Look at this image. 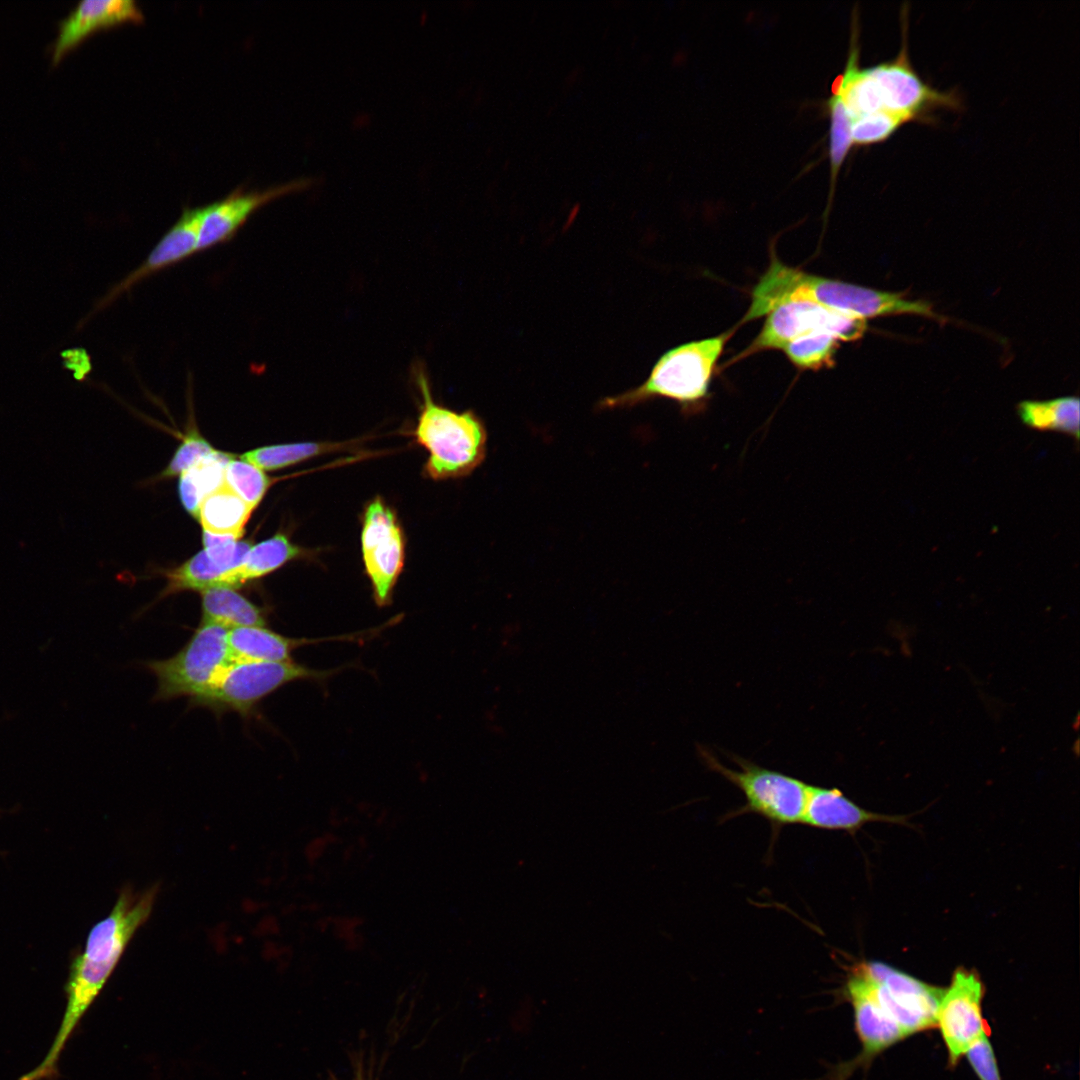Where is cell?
I'll return each mask as SVG.
<instances>
[{"label":"cell","mask_w":1080,"mask_h":1080,"mask_svg":"<svg viewBox=\"0 0 1080 1080\" xmlns=\"http://www.w3.org/2000/svg\"><path fill=\"white\" fill-rule=\"evenodd\" d=\"M915 121L907 114L886 109L851 121L852 145L864 146L888 139L902 125Z\"/></svg>","instance_id":"83f0119b"},{"label":"cell","mask_w":1080,"mask_h":1080,"mask_svg":"<svg viewBox=\"0 0 1080 1080\" xmlns=\"http://www.w3.org/2000/svg\"><path fill=\"white\" fill-rule=\"evenodd\" d=\"M225 483L254 509L263 499L272 480L258 467L233 458L225 469Z\"/></svg>","instance_id":"4316f807"},{"label":"cell","mask_w":1080,"mask_h":1080,"mask_svg":"<svg viewBox=\"0 0 1080 1080\" xmlns=\"http://www.w3.org/2000/svg\"><path fill=\"white\" fill-rule=\"evenodd\" d=\"M421 396L415 429L416 442L429 457L424 474L432 480L464 477L474 471L486 455L487 432L482 420L471 410L456 412L437 403L428 374L421 362L412 369Z\"/></svg>","instance_id":"277c9868"},{"label":"cell","mask_w":1080,"mask_h":1080,"mask_svg":"<svg viewBox=\"0 0 1080 1080\" xmlns=\"http://www.w3.org/2000/svg\"><path fill=\"white\" fill-rule=\"evenodd\" d=\"M202 621L228 629L265 626L264 611L229 586H213L201 591Z\"/></svg>","instance_id":"44dd1931"},{"label":"cell","mask_w":1080,"mask_h":1080,"mask_svg":"<svg viewBox=\"0 0 1080 1080\" xmlns=\"http://www.w3.org/2000/svg\"><path fill=\"white\" fill-rule=\"evenodd\" d=\"M236 540L238 539L234 536L211 534L209 532L203 531L204 548L220 546Z\"/></svg>","instance_id":"d6a6232c"},{"label":"cell","mask_w":1080,"mask_h":1080,"mask_svg":"<svg viewBox=\"0 0 1080 1080\" xmlns=\"http://www.w3.org/2000/svg\"><path fill=\"white\" fill-rule=\"evenodd\" d=\"M734 330L671 348L661 355L642 384L601 399L597 408L627 409L666 398L675 401L683 415L703 412L710 399L713 373Z\"/></svg>","instance_id":"3957f363"},{"label":"cell","mask_w":1080,"mask_h":1080,"mask_svg":"<svg viewBox=\"0 0 1080 1080\" xmlns=\"http://www.w3.org/2000/svg\"><path fill=\"white\" fill-rule=\"evenodd\" d=\"M759 334L732 362L766 350H782L791 341L815 332H826L839 341L861 338L866 320L836 312L804 300L788 301L767 315Z\"/></svg>","instance_id":"ba28073f"},{"label":"cell","mask_w":1080,"mask_h":1080,"mask_svg":"<svg viewBox=\"0 0 1080 1080\" xmlns=\"http://www.w3.org/2000/svg\"><path fill=\"white\" fill-rule=\"evenodd\" d=\"M984 986L976 972L958 968L951 984L944 989L936 1023L947 1049L951 1066L965 1056L970 1047L988 1034L982 1013Z\"/></svg>","instance_id":"4fadbf2b"},{"label":"cell","mask_w":1080,"mask_h":1080,"mask_svg":"<svg viewBox=\"0 0 1080 1080\" xmlns=\"http://www.w3.org/2000/svg\"><path fill=\"white\" fill-rule=\"evenodd\" d=\"M144 14L133 0H84L62 20L53 46V62L97 30L142 23Z\"/></svg>","instance_id":"2e32d148"},{"label":"cell","mask_w":1080,"mask_h":1080,"mask_svg":"<svg viewBox=\"0 0 1080 1080\" xmlns=\"http://www.w3.org/2000/svg\"><path fill=\"white\" fill-rule=\"evenodd\" d=\"M233 458L214 449L180 475L179 495L188 513L198 518L203 499L225 483V469Z\"/></svg>","instance_id":"cb8c5ba5"},{"label":"cell","mask_w":1080,"mask_h":1080,"mask_svg":"<svg viewBox=\"0 0 1080 1080\" xmlns=\"http://www.w3.org/2000/svg\"><path fill=\"white\" fill-rule=\"evenodd\" d=\"M1022 423L1040 431H1056L1079 439L1080 400L1063 396L1050 400H1024L1017 405Z\"/></svg>","instance_id":"7402d4cb"},{"label":"cell","mask_w":1080,"mask_h":1080,"mask_svg":"<svg viewBox=\"0 0 1080 1080\" xmlns=\"http://www.w3.org/2000/svg\"><path fill=\"white\" fill-rule=\"evenodd\" d=\"M228 630L222 625L201 621L175 655L146 662L145 667L157 680L153 701L186 696L191 702L204 695L232 662Z\"/></svg>","instance_id":"5b68a950"},{"label":"cell","mask_w":1080,"mask_h":1080,"mask_svg":"<svg viewBox=\"0 0 1080 1080\" xmlns=\"http://www.w3.org/2000/svg\"><path fill=\"white\" fill-rule=\"evenodd\" d=\"M344 443L301 442L264 446L247 451L241 459L263 471L282 469L310 458L343 449Z\"/></svg>","instance_id":"d4e9b609"},{"label":"cell","mask_w":1080,"mask_h":1080,"mask_svg":"<svg viewBox=\"0 0 1080 1080\" xmlns=\"http://www.w3.org/2000/svg\"><path fill=\"white\" fill-rule=\"evenodd\" d=\"M842 993L851 1004L862 1049L855 1058L835 1065L827 1080H847L855 1070L869 1065L878 1054L906 1038L879 1004L864 963L848 972Z\"/></svg>","instance_id":"30bf717a"},{"label":"cell","mask_w":1080,"mask_h":1080,"mask_svg":"<svg viewBox=\"0 0 1080 1080\" xmlns=\"http://www.w3.org/2000/svg\"><path fill=\"white\" fill-rule=\"evenodd\" d=\"M871 822L903 823L904 818L866 810L839 789L809 785L803 824L819 829L855 832Z\"/></svg>","instance_id":"ac0fdd59"},{"label":"cell","mask_w":1080,"mask_h":1080,"mask_svg":"<svg viewBox=\"0 0 1080 1080\" xmlns=\"http://www.w3.org/2000/svg\"><path fill=\"white\" fill-rule=\"evenodd\" d=\"M698 752L708 769L743 793L746 804L738 813H756L778 825L802 823L809 784L734 754L729 757L738 766L736 770L722 764L705 747H699Z\"/></svg>","instance_id":"8992f818"},{"label":"cell","mask_w":1080,"mask_h":1080,"mask_svg":"<svg viewBox=\"0 0 1080 1080\" xmlns=\"http://www.w3.org/2000/svg\"><path fill=\"white\" fill-rule=\"evenodd\" d=\"M253 509L226 483L201 502L198 518L203 531L239 539Z\"/></svg>","instance_id":"603a6c76"},{"label":"cell","mask_w":1080,"mask_h":1080,"mask_svg":"<svg viewBox=\"0 0 1080 1080\" xmlns=\"http://www.w3.org/2000/svg\"><path fill=\"white\" fill-rule=\"evenodd\" d=\"M804 300L827 309L866 320L908 314L911 302L903 295L806 273L771 256L766 271L751 293V302L740 323L767 315L776 306Z\"/></svg>","instance_id":"7a4b0ae2"},{"label":"cell","mask_w":1080,"mask_h":1080,"mask_svg":"<svg viewBox=\"0 0 1080 1080\" xmlns=\"http://www.w3.org/2000/svg\"><path fill=\"white\" fill-rule=\"evenodd\" d=\"M965 1056L979 1080H1001L988 1034L975 1042Z\"/></svg>","instance_id":"4dcf8cb0"},{"label":"cell","mask_w":1080,"mask_h":1080,"mask_svg":"<svg viewBox=\"0 0 1080 1080\" xmlns=\"http://www.w3.org/2000/svg\"><path fill=\"white\" fill-rule=\"evenodd\" d=\"M907 15H903V42L897 57L867 68L876 83L883 108L910 115L915 121H929L937 109L959 110L960 98L953 91L941 92L925 83L913 69L907 51Z\"/></svg>","instance_id":"7c38bea8"},{"label":"cell","mask_w":1080,"mask_h":1080,"mask_svg":"<svg viewBox=\"0 0 1080 1080\" xmlns=\"http://www.w3.org/2000/svg\"><path fill=\"white\" fill-rule=\"evenodd\" d=\"M335 937L345 943L347 949L356 950L363 945V935L358 932L363 919L358 916H341L330 920Z\"/></svg>","instance_id":"1f68e13d"},{"label":"cell","mask_w":1080,"mask_h":1080,"mask_svg":"<svg viewBox=\"0 0 1080 1080\" xmlns=\"http://www.w3.org/2000/svg\"><path fill=\"white\" fill-rule=\"evenodd\" d=\"M361 524L362 558L373 598L378 607H386L404 567L405 535L396 512L380 496L365 505Z\"/></svg>","instance_id":"9c48e42d"},{"label":"cell","mask_w":1080,"mask_h":1080,"mask_svg":"<svg viewBox=\"0 0 1080 1080\" xmlns=\"http://www.w3.org/2000/svg\"><path fill=\"white\" fill-rule=\"evenodd\" d=\"M327 639L291 638L265 626L232 628L227 635L232 661L252 662L291 661L295 649Z\"/></svg>","instance_id":"d6986e66"},{"label":"cell","mask_w":1080,"mask_h":1080,"mask_svg":"<svg viewBox=\"0 0 1080 1080\" xmlns=\"http://www.w3.org/2000/svg\"><path fill=\"white\" fill-rule=\"evenodd\" d=\"M312 183L311 178H301L263 191L238 188L225 198L201 207L198 253L230 241L258 209L283 195L306 189Z\"/></svg>","instance_id":"5bb4252c"},{"label":"cell","mask_w":1080,"mask_h":1080,"mask_svg":"<svg viewBox=\"0 0 1080 1080\" xmlns=\"http://www.w3.org/2000/svg\"><path fill=\"white\" fill-rule=\"evenodd\" d=\"M839 342L829 333L815 332L791 341L781 351L795 367L819 370L834 365Z\"/></svg>","instance_id":"484cf974"},{"label":"cell","mask_w":1080,"mask_h":1080,"mask_svg":"<svg viewBox=\"0 0 1080 1080\" xmlns=\"http://www.w3.org/2000/svg\"><path fill=\"white\" fill-rule=\"evenodd\" d=\"M864 966L879 1004L906 1037L935 1026L944 989L882 962H864Z\"/></svg>","instance_id":"8fae6325"},{"label":"cell","mask_w":1080,"mask_h":1080,"mask_svg":"<svg viewBox=\"0 0 1080 1080\" xmlns=\"http://www.w3.org/2000/svg\"><path fill=\"white\" fill-rule=\"evenodd\" d=\"M827 106L830 115V170L832 190L840 167L852 146L851 119L838 93L832 92Z\"/></svg>","instance_id":"f1b7e54d"},{"label":"cell","mask_w":1080,"mask_h":1080,"mask_svg":"<svg viewBox=\"0 0 1080 1080\" xmlns=\"http://www.w3.org/2000/svg\"><path fill=\"white\" fill-rule=\"evenodd\" d=\"M305 555L303 548L292 543L285 534L277 533L252 546L243 563L235 570L228 572L223 577L220 586L239 587Z\"/></svg>","instance_id":"ffe728a7"},{"label":"cell","mask_w":1080,"mask_h":1080,"mask_svg":"<svg viewBox=\"0 0 1080 1080\" xmlns=\"http://www.w3.org/2000/svg\"><path fill=\"white\" fill-rule=\"evenodd\" d=\"M334 670H316L291 661L252 662L232 661L212 687L191 701L193 706L206 707L215 714L236 712L250 718L265 697L293 681L327 679Z\"/></svg>","instance_id":"52a82bcc"},{"label":"cell","mask_w":1080,"mask_h":1080,"mask_svg":"<svg viewBox=\"0 0 1080 1080\" xmlns=\"http://www.w3.org/2000/svg\"><path fill=\"white\" fill-rule=\"evenodd\" d=\"M249 541L236 540L205 548L166 574L167 584L161 597L181 591H203L220 586L223 577L239 567L250 548Z\"/></svg>","instance_id":"e0dca14e"},{"label":"cell","mask_w":1080,"mask_h":1080,"mask_svg":"<svg viewBox=\"0 0 1080 1080\" xmlns=\"http://www.w3.org/2000/svg\"><path fill=\"white\" fill-rule=\"evenodd\" d=\"M157 884L136 891H120L109 915L93 926L85 949L72 963L65 987L67 1005L56 1037L44 1059L28 1073L30 1080H51L65 1045L86 1010L115 969L135 932L148 920L154 907Z\"/></svg>","instance_id":"6da1fadb"},{"label":"cell","mask_w":1080,"mask_h":1080,"mask_svg":"<svg viewBox=\"0 0 1080 1080\" xmlns=\"http://www.w3.org/2000/svg\"><path fill=\"white\" fill-rule=\"evenodd\" d=\"M201 207H185L175 224L162 236L146 259L117 283L100 303L105 307L142 280L198 253Z\"/></svg>","instance_id":"9a60e30c"},{"label":"cell","mask_w":1080,"mask_h":1080,"mask_svg":"<svg viewBox=\"0 0 1080 1080\" xmlns=\"http://www.w3.org/2000/svg\"><path fill=\"white\" fill-rule=\"evenodd\" d=\"M213 450L210 443L200 435L194 426H191L160 477L170 478L181 475Z\"/></svg>","instance_id":"f546056e"}]
</instances>
